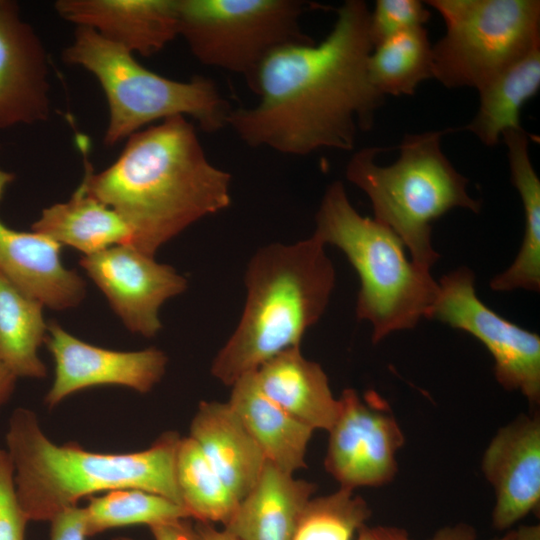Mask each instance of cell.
<instances>
[{
  "mask_svg": "<svg viewBox=\"0 0 540 540\" xmlns=\"http://www.w3.org/2000/svg\"><path fill=\"white\" fill-rule=\"evenodd\" d=\"M370 10L347 0L323 41L289 44L260 65L249 108L232 109L227 126L247 145L304 156L320 149H354L358 131L374 124L384 98L370 81Z\"/></svg>",
  "mask_w": 540,
  "mask_h": 540,
  "instance_id": "cell-1",
  "label": "cell"
},
{
  "mask_svg": "<svg viewBox=\"0 0 540 540\" xmlns=\"http://www.w3.org/2000/svg\"><path fill=\"white\" fill-rule=\"evenodd\" d=\"M83 163L88 192L126 222L128 245L150 256L195 222L231 204L230 173L209 161L184 116L134 133L118 158L100 172L84 155Z\"/></svg>",
  "mask_w": 540,
  "mask_h": 540,
  "instance_id": "cell-2",
  "label": "cell"
},
{
  "mask_svg": "<svg viewBox=\"0 0 540 540\" xmlns=\"http://www.w3.org/2000/svg\"><path fill=\"white\" fill-rule=\"evenodd\" d=\"M180 439L166 431L141 451L91 452L77 443L55 444L23 407L11 414L6 433L19 504L28 521L49 522L82 498L117 489L144 490L183 506L175 471Z\"/></svg>",
  "mask_w": 540,
  "mask_h": 540,
  "instance_id": "cell-3",
  "label": "cell"
},
{
  "mask_svg": "<svg viewBox=\"0 0 540 540\" xmlns=\"http://www.w3.org/2000/svg\"><path fill=\"white\" fill-rule=\"evenodd\" d=\"M325 244L315 235L259 248L247 264L240 320L211 365L231 386L279 353L300 347L324 314L336 274Z\"/></svg>",
  "mask_w": 540,
  "mask_h": 540,
  "instance_id": "cell-4",
  "label": "cell"
},
{
  "mask_svg": "<svg viewBox=\"0 0 540 540\" xmlns=\"http://www.w3.org/2000/svg\"><path fill=\"white\" fill-rule=\"evenodd\" d=\"M315 224L313 235L339 248L358 274L356 315L371 324L374 344L429 318L438 282L407 258L390 228L358 213L342 182L327 187Z\"/></svg>",
  "mask_w": 540,
  "mask_h": 540,
  "instance_id": "cell-5",
  "label": "cell"
},
{
  "mask_svg": "<svg viewBox=\"0 0 540 540\" xmlns=\"http://www.w3.org/2000/svg\"><path fill=\"white\" fill-rule=\"evenodd\" d=\"M444 131L406 134L398 159L375 162L382 148L357 151L346 178L370 199L374 219L390 228L408 248L411 261L430 271L440 255L432 245V222L454 208L479 213L481 203L468 193L469 180L441 148Z\"/></svg>",
  "mask_w": 540,
  "mask_h": 540,
  "instance_id": "cell-6",
  "label": "cell"
},
{
  "mask_svg": "<svg viewBox=\"0 0 540 540\" xmlns=\"http://www.w3.org/2000/svg\"><path fill=\"white\" fill-rule=\"evenodd\" d=\"M63 60L90 72L99 82L108 105L104 134L114 146L156 121L190 116L200 128L213 133L227 126L232 111L211 79L194 76L177 81L141 65L126 49L94 30L76 27Z\"/></svg>",
  "mask_w": 540,
  "mask_h": 540,
  "instance_id": "cell-7",
  "label": "cell"
},
{
  "mask_svg": "<svg viewBox=\"0 0 540 540\" xmlns=\"http://www.w3.org/2000/svg\"><path fill=\"white\" fill-rule=\"evenodd\" d=\"M443 18L433 78L447 88L480 89L540 47L539 0H428Z\"/></svg>",
  "mask_w": 540,
  "mask_h": 540,
  "instance_id": "cell-8",
  "label": "cell"
},
{
  "mask_svg": "<svg viewBox=\"0 0 540 540\" xmlns=\"http://www.w3.org/2000/svg\"><path fill=\"white\" fill-rule=\"evenodd\" d=\"M298 0H177L178 36L202 64L242 75L252 87L266 57L279 47L312 43Z\"/></svg>",
  "mask_w": 540,
  "mask_h": 540,
  "instance_id": "cell-9",
  "label": "cell"
},
{
  "mask_svg": "<svg viewBox=\"0 0 540 540\" xmlns=\"http://www.w3.org/2000/svg\"><path fill=\"white\" fill-rule=\"evenodd\" d=\"M428 319H436L477 338L494 360L497 382L520 392L534 406L540 402V336L495 313L477 296L475 275L457 268L438 282Z\"/></svg>",
  "mask_w": 540,
  "mask_h": 540,
  "instance_id": "cell-10",
  "label": "cell"
},
{
  "mask_svg": "<svg viewBox=\"0 0 540 540\" xmlns=\"http://www.w3.org/2000/svg\"><path fill=\"white\" fill-rule=\"evenodd\" d=\"M338 399L339 412L328 431L326 471L341 488L353 491L391 482L405 441L392 411L375 393L361 397L348 388Z\"/></svg>",
  "mask_w": 540,
  "mask_h": 540,
  "instance_id": "cell-11",
  "label": "cell"
},
{
  "mask_svg": "<svg viewBox=\"0 0 540 540\" xmlns=\"http://www.w3.org/2000/svg\"><path fill=\"white\" fill-rule=\"evenodd\" d=\"M79 263L125 327L147 338L162 328L161 306L188 286L172 266L128 244L83 255Z\"/></svg>",
  "mask_w": 540,
  "mask_h": 540,
  "instance_id": "cell-12",
  "label": "cell"
},
{
  "mask_svg": "<svg viewBox=\"0 0 540 540\" xmlns=\"http://www.w3.org/2000/svg\"><path fill=\"white\" fill-rule=\"evenodd\" d=\"M45 343L55 361L54 381L44 400L49 408L96 386L116 385L148 393L161 381L168 364L160 349L116 351L98 347L73 336L56 321L48 322Z\"/></svg>",
  "mask_w": 540,
  "mask_h": 540,
  "instance_id": "cell-13",
  "label": "cell"
},
{
  "mask_svg": "<svg viewBox=\"0 0 540 540\" xmlns=\"http://www.w3.org/2000/svg\"><path fill=\"white\" fill-rule=\"evenodd\" d=\"M481 469L495 496L492 525L510 528L539 507L540 416L520 414L486 447Z\"/></svg>",
  "mask_w": 540,
  "mask_h": 540,
  "instance_id": "cell-14",
  "label": "cell"
},
{
  "mask_svg": "<svg viewBox=\"0 0 540 540\" xmlns=\"http://www.w3.org/2000/svg\"><path fill=\"white\" fill-rule=\"evenodd\" d=\"M45 47L15 1L0 0V129L45 121L50 114Z\"/></svg>",
  "mask_w": 540,
  "mask_h": 540,
  "instance_id": "cell-15",
  "label": "cell"
},
{
  "mask_svg": "<svg viewBox=\"0 0 540 540\" xmlns=\"http://www.w3.org/2000/svg\"><path fill=\"white\" fill-rule=\"evenodd\" d=\"M14 174L0 168V199ZM62 246L36 233L18 231L0 220V272L26 295L52 310L78 306L86 295L83 278L67 269Z\"/></svg>",
  "mask_w": 540,
  "mask_h": 540,
  "instance_id": "cell-16",
  "label": "cell"
},
{
  "mask_svg": "<svg viewBox=\"0 0 540 540\" xmlns=\"http://www.w3.org/2000/svg\"><path fill=\"white\" fill-rule=\"evenodd\" d=\"M54 8L132 54L151 56L178 36L177 0H58Z\"/></svg>",
  "mask_w": 540,
  "mask_h": 540,
  "instance_id": "cell-17",
  "label": "cell"
},
{
  "mask_svg": "<svg viewBox=\"0 0 540 540\" xmlns=\"http://www.w3.org/2000/svg\"><path fill=\"white\" fill-rule=\"evenodd\" d=\"M240 502L256 484L266 457L228 402L202 401L190 435Z\"/></svg>",
  "mask_w": 540,
  "mask_h": 540,
  "instance_id": "cell-18",
  "label": "cell"
},
{
  "mask_svg": "<svg viewBox=\"0 0 540 540\" xmlns=\"http://www.w3.org/2000/svg\"><path fill=\"white\" fill-rule=\"evenodd\" d=\"M316 489L314 483L266 461L256 484L224 529L237 540H293Z\"/></svg>",
  "mask_w": 540,
  "mask_h": 540,
  "instance_id": "cell-19",
  "label": "cell"
},
{
  "mask_svg": "<svg viewBox=\"0 0 540 540\" xmlns=\"http://www.w3.org/2000/svg\"><path fill=\"white\" fill-rule=\"evenodd\" d=\"M261 391L314 431H329L339 412L328 377L320 364L307 359L300 347L274 356L256 371Z\"/></svg>",
  "mask_w": 540,
  "mask_h": 540,
  "instance_id": "cell-20",
  "label": "cell"
},
{
  "mask_svg": "<svg viewBox=\"0 0 540 540\" xmlns=\"http://www.w3.org/2000/svg\"><path fill=\"white\" fill-rule=\"evenodd\" d=\"M227 401L237 413L266 460L294 474L306 466V451L314 430L287 413L259 388L254 372L231 385Z\"/></svg>",
  "mask_w": 540,
  "mask_h": 540,
  "instance_id": "cell-21",
  "label": "cell"
},
{
  "mask_svg": "<svg viewBox=\"0 0 540 540\" xmlns=\"http://www.w3.org/2000/svg\"><path fill=\"white\" fill-rule=\"evenodd\" d=\"M31 229L83 255L131 241L126 222L92 196L83 179L69 200L45 208Z\"/></svg>",
  "mask_w": 540,
  "mask_h": 540,
  "instance_id": "cell-22",
  "label": "cell"
},
{
  "mask_svg": "<svg viewBox=\"0 0 540 540\" xmlns=\"http://www.w3.org/2000/svg\"><path fill=\"white\" fill-rule=\"evenodd\" d=\"M502 138L507 147L511 181L524 209L525 231L513 263L490 281L496 292L540 290V180L529 155V139L523 128L508 130Z\"/></svg>",
  "mask_w": 540,
  "mask_h": 540,
  "instance_id": "cell-23",
  "label": "cell"
},
{
  "mask_svg": "<svg viewBox=\"0 0 540 540\" xmlns=\"http://www.w3.org/2000/svg\"><path fill=\"white\" fill-rule=\"evenodd\" d=\"M540 88V47L509 66L480 89L479 107L464 129L486 146L508 130L520 129V112Z\"/></svg>",
  "mask_w": 540,
  "mask_h": 540,
  "instance_id": "cell-24",
  "label": "cell"
},
{
  "mask_svg": "<svg viewBox=\"0 0 540 540\" xmlns=\"http://www.w3.org/2000/svg\"><path fill=\"white\" fill-rule=\"evenodd\" d=\"M43 307L0 272V357L17 378L47 376L38 354L48 332Z\"/></svg>",
  "mask_w": 540,
  "mask_h": 540,
  "instance_id": "cell-25",
  "label": "cell"
},
{
  "mask_svg": "<svg viewBox=\"0 0 540 540\" xmlns=\"http://www.w3.org/2000/svg\"><path fill=\"white\" fill-rule=\"evenodd\" d=\"M371 83L383 96L413 95L433 78V53L425 27L410 29L377 44L367 63Z\"/></svg>",
  "mask_w": 540,
  "mask_h": 540,
  "instance_id": "cell-26",
  "label": "cell"
},
{
  "mask_svg": "<svg viewBox=\"0 0 540 540\" xmlns=\"http://www.w3.org/2000/svg\"><path fill=\"white\" fill-rule=\"evenodd\" d=\"M175 471L182 503L190 517L225 526L239 501L190 436L179 441Z\"/></svg>",
  "mask_w": 540,
  "mask_h": 540,
  "instance_id": "cell-27",
  "label": "cell"
},
{
  "mask_svg": "<svg viewBox=\"0 0 540 540\" xmlns=\"http://www.w3.org/2000/svg\"><path fill=\"white\" fill-rule=\"evenodd\" d=\"M84 507L87 537L106 530L136 524L149 527L191 518L185 507L140 489H117L102 496H91Z\"/></svg>",
  "mask_w": 540,
  "mask_h": 540,
  "instance_id": "cell-28",
  "label": "cell"
},
{
  "mask_svg": "<svg viewBox=\"0 0 540 540\" xmlns=\"http://www.w3.org/2000/svg\"><path fill=\"white\" fill-rule=\"evenodd\" d=\"M371 513L365 499L339 488L309 500L293 540H353Z\"/></svg>",
  "mask_w": 540,
  "mask_h": 540,
  "instance_id": "cell-29",
  "label": "cell"
},
{
  "mask_svg": "<svg viewBox=\"0 0 540 540\" xmlns=\"http://www.w3.org/2000/svg\"><path fill=\"white\" fill-rule=\"evenodd\" d=\"M425 6L419 0H377L369 17L373 47L398 33L423 27L431 16Z\"/></svg>",
  "mask_w": 540,
  "mask_h": 540,
  "instance_id": "cell-30",
  "label": "cell"
},
{
  "mask_svg": "<svg viewBox=\"0 0 540 540\" xmlns=\"http://www.w3.org/2000/svg\"><path fill=\"white\" fill-rule=\"evenodd\" d=\"M28 522L17 498L9 454L0 449V540H24Z\"/></svg>",
  "mask_w": 540,
  "mask_h": 540,
  "instance_id": "cell-31",
  "label": "cell"
},
{
  "mask_svg": "<svg viewBox=\"0 0 540 540\" xmlns=\"http://www.w3.org/2000/svg\"><path fill=\"white\" fill-rule=\"evenodd\" d=\"M50 540H86L84 507L74 506L51 521Z\"/></svg>",
  "mask_w": 540,
  "mask_h": 540,
  "instance_id": "cell-32",
  "label": "cell"
},
{
  "mask_svg": "<svg viewBox=\"0 0 540 540\" xmlns=\"http://www.w3.org/2000/svg\"><path fill=\"white\" fill-rule=\"evenodd\" d=\"M191 518L150 526L154 540H201Z\"/></svg>",
  "mask_w": 540,
  "mask_h": 540,
  "instance_id": "cell-33",
  "label": "cell"
},
{
  "mask_svg": "<svg viewBox=\"0 0 540 540\" xmlns=\"http://www.w3.org/2000/svg\"><path fill=\"white\" fill-rule=\"evenodd\" d=\"M428 540H479L475 528L467 523H457L438 529ZM493 540H521L519 529H510Z\"/></svg>",
  "mask_w": 540,
  "mask_h": 540,
  "instance_id": "cell-34",
  "label": "cell"
},
{
  "mask_svg": "<svg viewBox=\"0 0 540 540\" xmlns=\"http://www.w3.org/2000/svg\"><path fill=\"white\" fill-rule=\"evenodd\" d=\"M356 540H413L408 532L396 526H368L364 524L356 533Z\"/></svg>",
  "mask_w": 540,
  "mask_h": 540,
  "instance_id": "cell-35",
  "label": "cell"
},
{
  "mask_svg": "<svg viewBox=\"0 0 540 540\" xmlns=\"http://www.w3.org/2000/svg\"><path fill=\"white\" fill-rule=\"evenodd\" d=\"M17 377L0 357V408L11 398Z\"/></svg>",
  "mask_w": 540,
  "mask_h": 540,
  "instance_id": "cell-36",
  "label": "cell"
},
{
  "mask_svg": "<svg viewBox=\"0 0 540 540\" xmlns=\"http://www.w3.org/2000/svg\"><path fill=\"white\" fill-rule=\"evenodd\" d=\"M194 527L201 540H237L225 529L218 530L211 523L197 521Z\"/></svg>",
  "mask_w": 540,
  "mask_h": 540,
  "instance_id": "cell-37",
  "label": "cell"
},
{
  "mask_svg": "<svg viewBox=\"0 0 540 540\" xmlns=\"http://www.w3.org/2000/svg\"><path fill=\"white\" fill-rule=\"evenodd\" d=\"M518 529L521 540H540L539 525L521 526Z\"/></svg>",
  "mask_w": 540,
  "mask_h": 540,
  "instance_id": "cell-38",
  "label": "cell"
},
{
  "mask_svg": "<svg viewBox=\"0 0 540 540\" xmlns=\"http://www.w3.org/2000/svg\"><path fill=\"white\" fill-rule=\"evenodd\" d=\"M113 540H134V539L128 538V537H117V538H114Z\"/></svg>",
  "mask_w": 540,
  "mask_h": 540,
  "instance_id": "cell-39",
  "label": "cell"
}]
</instances>
